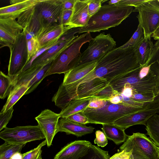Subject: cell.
I'll list each match as a JSON object with an SVG mask.
<instances>
[{"instance_id":"obj_37","label":"cell","mask_w":159,"mask_h":159,"mask_svg":"<svg viewBox=\"0 0 159 159\" xmlns=\"http://www.w3.org/2000/svg\"><path fill=\"white\" fill-rule=\"evenodd\" d=\"M46 144L47 142L45 140L36 148L22 154V159H38L39 156L41 155L42 148Z\"/></svg>"},{"instance_id":"obj_34","label":"cell","mask_w":159,"mask_h":159,"mask_svg":"<svg viewBox=\"0 0 159 159\" xmlns=\"http://www.w3.org/2000/svg\"><path fill=\"white\" fill-rule=\"evenodd\" d=\"M156 96L153 92L139 93L134 89L130 98L136 101L145 103L152 102Z\"/></svg>"},{"instance_id":"obj_12","label":"cell","mask_w":159,"mask_h":159,"mask_svg":"<svg viewBox=\"0 0 159 159\" xmlns=\"http://www.w3.org/2000/svg\"><path fill=\"white\" fill-rule=\"evenodd\" d=\"M159 113V94L145 108L118 119L113 124L125 130L136 125H145L147 121L156 113Z\"/></svg>"},{"instance_id":"obj_54","label":"cell","mask_w":159,"mask_h":159,"mask_svg":"<svg viewBox=\"0 0 159 159\" xmlns=\"http://www.w3.org/2000/svg\"><path fill=\"white\" fill-rule=\"evenodd\" d=\"M159 94V89L158 91V92H157L156 95Z\"/></svg>"},{"instance_id":"obj_5","label":"cell","mask_w":159,"mask_h":159,"mask_svg":"<svg viewBox=\"0 0 159 159\" xmlns=\"http://www.w3.org/2000/svg\"><path fill=\"white\" fill-rule=\"evenodd\" d=\"M105 105L97 109L87 108L81 113L88 118L89 123L94 124H112L118 119L129 114L146 108L150 102L142 107H135L123 104H115L107 100Z\"/></svg>"},{"instance_id":"obj_57","label":"cell","mask_w":159,"mask_h":159,"mask_svg":"<svg viewBox=\"0 0 159 159\" xmlns=\"http://www.w3.org/2000/svg\"></svg>"},{"instance_id":"obj_28","label":"cell","mask_w":159,"mask_h":159,"mask_svg":"<svg viewBox=\"0 0 159 159\" xmlns=\"http://www.w3.org/2000/svg\"><path fill=\"white\" fill-rule=\"evenodd\" d=\"M28 89V88L24 84L18 85L13 87L1 112H5L11 108L13 107V106L16 102L25 94Z\"/></svg>"},{"instance_id":"obj_35","label":"cell","mask_w":159,"mask_h":159,"mask_svg":"<svg viewBox=\"0 0 159 159\" xmlns=\"http://www.w3.org/2000/svg\"><path fill=\"white\" fill-rule=\"evenodd\" d=\"M26 45L28 63L30 59L36 54L40 48L38 41L36 38H32L26 40Z\"/></svg>"},{"instance_id":"obj_1","label":"cell","mask_w":159,"mask_h":159,"mask_svg":"<svg viewBox=\"0 0 159 159\" xmlns=\"http://www.w3.org/2000/svg\"><path fill=\"white\" fill-rule=\"evenodd\" d=\"M140 66L136 59L134 49L115 48L98 62L92 72L80 80L72 83V86L76 89L80 84L96 77L105 79L110 83L115 77Z\"/></svg>"},{"instance_id":"obj_53","label":"cell","mask_w":159,"mask_h":159,"mask_svg":"<svg viewBox=\"0 0 159 159\" xmlns=\"http://www.w3.org/2000/svg\"><path fill=\"white\" fill-rule=\"evenodd\" d=\"M38 159H42V156H41V155L39 156V157Z\"/></svg>"},{"instance_id":"obj_33","label":"cell","mask_w":159,"mask_h":159,"mask_svg":"<svg viewBox=\"0 0 159 159\" xmlns=\"http://www.w3.org/2000/svg\"><path fill=\"white\" fill-rule=\"evenodd\" d=\"M13 88L12 80L8 75L0 72V98L4 99L8 96Z\"/></svg>"},{"instance_id":"obj_16","label":"cell","mask_w":159,"mask_h":159,"mask_svg":"<svg viewBox=\"0 0 159 159\" xmlns=\"http://www.w3.org/2000/svg\"><path fill=\"white\" fill-rule=\"evenodd\" d=\"M35 6L24 11L17 18L18 22L23 28L26 40L37 38L42 30Z\"/></svg>"},{"instance_id":"obj_36","label":"cell","mask_w":159,"mask_h":159,"mask_svg":"<svg viewBox=\"0 0 159 159\" xmlns=\"http://www.w3.org/2000/svg\"><path fill=\"white\" fill-rule=\"evenodd\" d=\"M118 93L114 90L109 84L102 90L95 95L93 98L108 100L111 97Z\"/></svg>"},{"instance_id":"obj_22","label":"cell","mask_w":159,"mask_h":159,"mask_svg":"<svg viewBox=\"0 0 159 159\" xmlns=\"http://www.w3.org/2000/svg\"><path fill=\"white\" fill-rule=\"evenodd\" d=\"M159 49L153 44L151 38L144 39L141 44L134 49L137 61L141 66L148 65Z\"/></svg>"},{"instance_id":"obj_56","label":"cell","mask_w":159,"mask_h":159,"mask_svg":"<svg viewBox=\"0 0 159 159\" xmlns=\"http://www.w3.org/2000/svg\"><path fill=\"white\" fill-rule=\"evenodd\" d=\"M129 159H131V158H130Z\"/></svg>"},{"instance_id":"obj_55","label":"cell","mask_w":159,"mask_h":159,"mask_svg":"<svg viewBox=\"0 0 159 159\" xmlns=\"http://www.w3.org/2000/svg\"><path fill=\"white\" fill-rule=\"evenodd\" d=\"M158 2H159V0H158Z\"/></svg>"},{"instance_id":"obj_20","label":"cell","mask_w":159,"mask_h":159,"mask_svg":"<svg viewBox=\"0 0 159 159\" xmlns=\"http://www.w3.org/2000/svg\"><path fill=\"white\" fill-rule=\"evenodd\" d=\"M89 0H75L70 21L72 28L86 26L90 18L88 11Z\"/></svg>"},{"instance_id":"obj_9","label":"cell","mask_w":159,"mask_h":159,"mask_svg":"<svg viewBox=\"0 0 159 159\" xmlns=\"http://www.w3.org/2000/svg\"><path fill=\"white\" fill-rule=\"evenodd\" d=\"M0 138L5 142L16 144H26L32 141L45 139L39 125L6 127L0 132Z\"/></svg>"},{"instance_id":"obj_11","label":"cell","mask_w":159,"mask_h":159,"mask_svg":"<svg viewBox=\"0 0 159 159\" xmlns=\"http://www.w3.org/2000/svg\"><path fill=\"white\" fill-rule=\"evenodd\" d=\"M35 7L42 30L59 25V18L63 10L62 0H40Z\"/></svg>"},{"instance_id":"obj_42","label":"cell","mask_w":159,"mask_h":159,"mask_svg":"<svg viewBox=\"0 0 159 159\" xmlns=\"http://www.w3.org/2000/svg\"><path fill=\"white\" fill-rule=\"evenodd\" d=\"M72 10H63L59 16V23L64 26H67L72 13Z\"/></svg>"},{"instance_id":"obj_45","label":"cell","mask_w":159,"mask_h":159,"mask_svg":"<svg viewBox=\"0 0 159 159\" xmlns=\"http://www.w3.org/2000/svg\"><path fill=\"white\" fill-rule=\"evenodd\" d=\"M106 101L96 98H92L87 108L97 109L103 107L105 104Z\"/></svg>"},{"instance_id":"obj_23","label":"cell","mask_w":159,"mask_h":159,"mask_svg":"<svg viewBox=\"0 0 159 159\" xmlns=\"http://www.w3.org/2000/svg\"><path fill=\"white\" fill-rule=\"evenodd\" d=\"M94 129L91 126H87L70 121L66 118H61L58 123L57 133L64 132L67 134H71L80 137L93 132Z\"/></svg>"},{"instance_id":"obj_25","label":"cell","mask_w":159,"mask_h":159,"mask_svg":"<svg viewBox=\"0 0 159 159\" xmlns=\"http://www.w3.org/2000/svg\"><path fill=\"white\" fill-rule=\"evenodd\" d=\"M98 62L94 61L78 65L64 74L63 85L74 83L92 72Z\"/></svg>"},{"instance_id":"obj_51","label":"cell","mask_w":159,"mask_h":159,"mask_svg":"<svg viewBox=\"0 0 159 159\" xmlns=\"http://www.w3.org/2000/svg\"><path fill=\"white\" fill-rule=\"evenodd\" d=\"M120 0H111L108 2V4L109 5L115 4L118 3Z\"/></svg>"},{"instance_id":"obj_3","label":"cell","mask_w":159,"mask_h":159,"mask_svg":"<svg viewBox=\"0 0 159 159\" xmlns=\"http://www.w3.org/2000/svg\"><path fill=\"white\" fill-rule=\"evenodd\" d=\"M93 39L89 32L78 35L52 62L47 76L65 74L77 66L82 53L80 52L82 46Z\"/></svg>"},{"instance_id":"obj_17","label":"cell","mask_w":159,"mask_h":159,"mask_svg":"<svg viewBox=\"0 0 159 159\" xmlns=\"http://www.w3.org/2000/svg\"><path fill=\"white\" fill-rule=\"evenodd\" d=\"M23 30L22 26L16 19L12 18L0 19V43L1 48H8L16 41L19 34Z\"/></svg>"},{"instance_id":"obj_29","label":"cell","mask_w":159,"mask_h":159,"mask_svg":"<svg viewBox=\"0 0 159 159\" xmlns=\"http://www.w3.org/2000/svg\"><path fill=\"white\" fill-rule=\"evenodd\" d=\"M145 125L150 139L159 147V113L151 117Z\"/></svg>"},{"instance_id":"obj_8","label":"cell","mask_w":159,"mask_h":159,"mask_svg":"<svg viewBox=\"0 0 159 159\" xmlns=\"http://www.w3.org/2000/svg\"><path fill=\"white\" fill-rule=\"evenodd\" d=\"M116 42L110 34L101 33L89 42L87 48L81 53L77 66L92 62H98L115 48Z\"/></svg>"},{"instance_id":"obj_39","label":"cell","mask_w":159,"mask_h":159,"mask_svg":"<svg viewBox=\"0 0 159 159\" xmlns=\"http://www.w3.org/2000/svg\"><path fill=\"white\" fill-rule=\"evenodd\" d=\"M14 110L13 107L4 112L0 113V131L6 127V126L11 119Z\"/></svg>"},{"instance_id":"obj_21","label":"cell","mask_w":159,"mask_h":159,"mask_svg":"<svg viewBox=\"0 0 159 159\" xmlns=\"http://www.w3.org/2000/svg\"><path fill=\"white\" fill-rule=\"evenodd\" d=\"M109 84L106 79L99 77L81 84L77 89L75 99L93 98Z\"/></svg>"},{"instance_id":"obj_44","label":"cell","mask_w":159,"mask_h":159,"mask_svg":"<svg viewBox=\"0 0 159 159\" xmlns=\"http://www.w3.org/2000/svg\"><path fill=\"white\" fill-rule=\"evenodd\" d=\"M147 0H120L117 3L115 4L119 6H132L136 7Z\"/></svg>"},{"instance_id":"obj_13","label":"cell","mask_w":159,"mask_h":159,"mask_svg":"<svg viewBox=\"0 0 159 159\" xmlns=\"http://www.w3.org/2000/svg\"><path fill=\"white\" fill-rule=\"evenodd\" d=\"M79 29L80 28H72L66 32L59 39L56 44L38 57L33 61L30 67L44 66L52 62L73 40L78 36V35L75 36V34L79 33Z\"/></svg>"},{"instance_id":"obj_30","label":"cell","mask_w":159,"mask_h":159,"mask_svg":"<svg viewBox=\"0 0 159 159\" xmlns=\"http://www.w3.org/2000/svg\"><path fill=\"white\" fill-rule=\"evenodd\" d=\"M26 144H14L5 142L0 146V159H11L14 154L20 152Z\"/></svg>"},{"instance_id":"obj_15","label":"cell","mask_w":159,"mask_h":159,"mask_svg":"<svg viewBox=\"0 0 159 159\" xmlns=\"http://www.w3.org/2000/svg\"><path fill=\"white\" fill-rule=\"evenodd\" d=\"M59 114L49 109L42 111L35 119L44 134L48 147L52 144L53 139L57 134Z\"/></svg>"},{"instance_id":"obj_4","label":"cell","mask_w":159,"mask_h":159,"mask_svg":"<svg viewBox=\"0 0 159 159\" xmlns=\"http://www.w3.org/2000/svg\"><path fill=\"white\" fill-rule=\"evenodd\" d=\"M142 66L118 76L109 83L113 89L120 93L125 84L131 85L138 93L154 92L156 95L159 89V78L151 69L145 77L141 78L139 71Z\"/></svg>"},{"instance_id":"obj_24","label":"cell","mask_w":159,"mask_h":159,"mask_svg":"<svg viewBox=\"0 0 159 159\" xmlns=\"http://www.w3.org/2000/svg\"><path fill=\"white\" fill-rule=\"evenodd\" d=\"M40 0H21L19 2L1 7L0 19L17 18L24 11L35 6Z\"/></svg>"},{"instance_id":"obj_38","label":"cell","mask_w":159,"mask_h":159,"mask_svg":"<svg viewBox=\"0 0 159 159\" xmlns=\"http://www.w3.org/2000/svg\"><path fill=\"white\" fill-rule=\"evenodd\" d=\"M107 1V0H89L88 11L90 17L99 10L102 3Z\"/></svg>"},{"instance_id":"obj_52","label":"cell","mask_w":159,"mask_h":159,"mask_svg":"<svg viewBox=\"0 0 159 159\" xmlns=\"http://www.w3.org/2000/svg\"><path fill=\"white\" fill-rule=\"evenodd\" d=\"M155 46L159 50V40H157L154 44Z\"/></svg>"},{"instance_id":"obj_43","label":"cell","mask_w":159,"mask_h":159,"mask_svg":"<svg viewBox=\"0 0 159 159\" xmlns=\"http://www.w3.org/2000/svg\"><path fill=\"white\" fill-rule=\"evenodd\" d=\"M122 96V104L135 107H142L148 102L142 103L136 101L131 98L126 97L121 93Z\"/></svg>"},{"instance_id":"obj_46","label":"cell","mask_w":159,"mask_h":159,"mask_svg":"<svg viewBox=\"0 0 159 159\" xmlns=\"http://www.w3.org/2000/svg\"><path fill=\"white\" fill-rule=\"evenodd\" d=\"M131 152H128L123 150L115 154L109 159H129L131 155Z\"/></svg>"},{"instance_id":"obj_41","label":"cell","mask_w":159,"mask_h":159,"mask_svg":"<svg viewBox=\"0 0 159 159\" xmlns=\"http://www.w3.org/2000/svg\"><path fill=\"white\" fill-rule=\"evenodd\" d=\"M96 138L94 143L97 144L98 146L104 147L108 143L107 138L103 131L97 130L95 132Z\"/></svg>"},{"instance_id":"obj_50","label":"cell","mask_w":159,"mask_h":159,"mask_svg":"<svg viewBox=\"0 0 159 159\" xmlns=\"http://www.w3.org/2000/svg\"><path fill=\"white\" fill-rule=\"evenodd\" d=\"M22 154L20 152H18L14 154L11 159H22Z\"/></svg>"},{"instance_id":"obj_26","label":"cell","mask_w":159,"mask_h":159,"mask_svg":"<svg viewBox=\"0 0 159 159\" xmlns=\"http://www.w3.org/2000/svg\"><path fill=\"white\" fill-rule=\"evenodd\" d=\"M102 129L107 138L116 145L125 142L128 137L125 130L113 124L102 125Z\"/></svg>"},{"instance_id":"obj_27","label":"cell","mask_w":159,"mask_h":159,"mask_svg":"<svg viewBox=\"0 0 159 159\" xmlns=\"http://www.w3.org/2000/svg\"><path fill=\"white\" fill-rule=\"evenodd\" d=\"M92 98L72 100L59 113L60 118H66L73 114L84 111L88 107Z\"/></svg>"},{"instance_id":"obj_48","label":"cell","mask_w":159,"mask_h":159,"mask_svg":"<svg viewBox=\"0 0 159 159\" xmlns=\"http://www.w3.org/2000/svg\"><path fill=\"white\" fill-rule=\"evenodd\" d=\"M75 0H62L63 10H72Z\"/></svg>"},{"instance_id":"obj_18","label":"cell","mask_w":159,"mask_h":159,"mask_svg":"<svg viewBox=\"0 0 159 159\" xmlns=\"http://www.w3.org/2000/svg\"><path fill=\"white\" fill-rule=\"evenodd\" d=\"M91 144L86 140L71 142L62 148L54 159H79L87 152Z\"/></svg>"},{"instance_id":"obj_47","label":"cell","mask_w":159,"mask_h":159,"mask_svg":"<svg viewBox=\"0 0 159 159\" xmlns=\"http://www.w3.org/2000/svg\"><path fill=\"white\" fill-rule=\"evenodd\" d=\"M134 89L129 84H126L124 85L121 93L126 97L130 98Z\"/></svg>"},{"instance_id":"obj_6","label":"cell","mask_w":159,"mask_h":159,"mask_svg":"<svg viewBox=\"0 0 159 159\" xmlns=\"http://www.w3.org/2000/svg\"><path fill=\"white\" fill-rule=\"evenodd\" d=\"M131 152L132 159H159V147L144 134L133 133L120 148Z\"/></svg>"},{"instance_id":"obj_32","label":"cell","mask_w":159,"mask_h":159,"mask_svg":"<svg viewBox=\"0 0 159 159\" xmlns=\"http://www.w3.org/2000/svg\"><path fill=\"white\" fill-rule=\"evenodd\" d=\"M110 157L108 151L91 144L87 152L79 159H109Z\"/></svg>"},{"instance_id":"obj_14","label":"cell","mask_w":159,"mask_h":159,"mask_svg":"<svg viewBox=\"0 0 159 159\" xmlns=\"http://www.w3.org/2000/svg\"><path fill=\"white\" fill-rule=\"evenodd\" d=\"M51 63L44 66H30L22 71L17 76L12 80L13 87L24 84L29 88L25 95L30 93L47 76Z\"/></svg>"},{"instance_id":"obj_10","label":"cell","mask_w":159,"mask_h":159,"mask_svg":"<svg viewBox=\"0 0 159 159\" xmlns=\"http://www.w3.org/2000/svg\"><path fill=\"white\" fill-rule=\"evenodd\" d=\"M9 48L10 56L8 74L12 80L22 72L28 63L26 40L24 32L19 34L15 42Z\"/></svg>"},{"instance_id":"obj_2","label":"cell","mask_w":159,"mask_h":159,"mask_svg":"<svg viewBox=\"0 0 159 159\" xmlns=\"http://www.w3.org/2000/svg\"><path fill=\"white\" fill-rule=\"evenodd\" d=\"M133 10L132 6L108 4L102 6L90 17L87 25L80 28L78 33L99 32L117 26L129 16Z\"/></svg>"},{"instance_id":"obj_49","label":"cell","mask_w":159,"mask_h":159,"mask_svg":"<svg viewBox=\"0 0 159 159\" xmlns=\"http://www.w3.org/2000/svg\"><path fill=\"white\" fill-rule=\"evenodd\" d=\"M152 37L156 40H159V28L152 35Z\"/></svg>"},{"instance_id":"obj_19","label":"cell","mask_w":159,"mask_h":159,"mask_svg":"<svg viewBox=\"0 0 159 159\" xmlns=\"http://www.w3.org/2000/svg\"><path fill=\"white\" fill-rule=\"evenodd\" d=\"M72 29L69 25H57L42 30L37 37L40 49L55 44L64 34Z\"/></svg>"},{"instance_id":"obj_40","label":"cell","mask_w":159,"mask_h":159,"mask_svg":"<svg viewBox=\"0 0 159 159\" xmlns=\"http://www.w3.org/2000/svg\"><path fill=\"white\" fill-rule=\"evenodd\" d=\"M66 118L72 121L82 125H85L89 123L88 118L81 112L73 114Z\"/></svg>"},{"instance_id":"obj_7","label":"cell","mask_w":159,"mask_h":159,"mask_svg":"<svg viewBox=\"0 0 159 159\" xmlns=\"http://www.w3.org/2000/svg\"><path fill=\"white\" fill-rule=\"evenodd\" d=\"M133 12H137V16L143 29L144 39L151 38L159 28V2L158 0H147L134 7Z\"/></svg>"},{"instance_id":"obj_31","label":"cell","mask_w":159,"mask_h":159,"mask_svg":"<svg viewBox=\"0 0 159 159\" xmlns=\"http://www.w3.org/2000/svg\"><path fill=\"white\" fill-rule=\"evenodd\" d=\"M144 39V35L143 30L139 24L137 29L130 39L125 44L120 47L122 49L129 48L134 49L137 48Z\"/></svg>"}]
</instances>
